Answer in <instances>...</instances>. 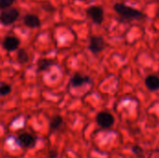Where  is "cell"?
<instances>
[{
    "label": "cell",
    "mask_w": 159,
    "mask_h": 158,
    "mask_svg": "<svg viewBox=\"0 0 159 158\" xmlns=\"http://www.w3.org/2000/svg\"><path fill=\"white\" fill-rule=\"evenodd\" d=\"M62 123H63V118L61 115H55L54 117H52L49 123L50 132H54L57 129H59L61 126L62 125Z\"/></svg>",
    "instance_id": "8fae6325"
},
{
    "label": "cell",
    "mask_w": 159,
    "mask_h": 158,
    "mask_svg": "<svg viewBox=\"0 0 159 158\" xmlns=\"http://www.w3.org/2000/svg\"><path fill=\"white\" fill-rule=\"evenodd\" d=\"M11 92V87L8 84H1L0 85V96H7Z\"/></svg>",
    "instance_id": "5bb4252c"
},
{
    "label": "cell",
    "mask_w": 159,
    "mask_h": 158,
    "mask_svg": "<svg viewBox=\"0 0 159 158\" xmlns=\"http://www.w3.org/2000/svg\"><path fill=\"white\" fill-rule=\"evenodd\" d=\"M96 122H97L99 127H101L102 129H110L111 127L114 126L115 117L109 112L102 111V112L98 113V115L96 116Z\"/></svg>",
    "instance_id": "3957f363"
},
{
    "label": "cell",
    "mask_w": 159,
    "mask_h": 158,
    "mask_svg": "<svg viewBox=\"0 0 159 158\" xmlns=\"http://www.w3.org/2000/svg\"><path fill=\"white\" fill-rule=\"evenodd\" d=\"M20 39L14 35L7 36L3 41V47L7 51H14L16 50L20 46Z\"/></svg>",
    "instance_id": "52a82bcc"
},
{
    "label": "cell",
    "mask_w": 159,
    "mask_h": 158,
    "mask_svg": "<svg viewBox=\"0 0 159 158\" xmlns=\"http://www.w3.org/2000/svg\"><path fill=\"white\" fill-rule=\"evenodd\" d=\"M105 47V42L102 36L101 35H92L89 38V49L93 54H98L102 52Z\"/></svg>",
    "instance_id": "5b68a950"
},
{
    "label": "cell",
    "mask_w": 159,
    "mask_h": 158,
    "mask_svg": "<svg viewBox=\"0 0 159 158\" xmlns=\"http://www.w3.org/2000/svg\"><path fill=\"white\" fill-rule=\"evenodd\" d=\"M17 60L20 63H26L29 61V55L25 49L20 48L17 52Z\"/></svg>",
    "instance_id": "4fadbf2b"
},
{
    "label": "cell",
    "mask_w": 159,
    "mask_h": 158,
    "mask_svg": "<svg viewBox=\"0 0 159 158\" xmlns=\"http://www.w3.org/2000/svg\"><path fill=\"white\" fill-rule=\"evenodd\" d=\"M89 83H91L90 77L87 75H82L80 74H75L70 80V84L74 88H79Z\"/></svg>",
    "instance_id": "ba28073f"
},
{
    "label": "cell",
    "mask_w": 159,
    "mask_h": 158,
    "mask_svg": "<svg viewBox=\"0 0 159 158\" xmlns=\"http://www.w3.org/2000/svg\"><path fill=\"white\" fill-rule=\"evenodd\" d=\"M53 64H54V61L52 60H49V59H41L38 61V63H37V68H38V71L42 72V71L48 70Z\"/></svg>",
    "instance_id": "7c38bea8"
},
{
    "label": "cell",
    "mask_w": 159,
    "mask_h": 158,
    "mask_svg": "<svg viewBox=\"0 0 159 158\" xmlns=\"http://www.w3.org/2000/svg\"><path fill=\"white\" fill-rule=\"evenodd\" d=\"M87 15L96 24H102L104 20L103 8L100 6H91L87 9Z\"/></svg>",
    "instance_id": "277c9868"
},
{
    "label": "cell",
    "mask_w": 159,
    "mask_h": 158,
    "mask_svg": "<svg viewBox=\"0 0 159 158\" xmlns=\"http://www.w3.org/2000/svg\"><path fill=\"white\" fill-rule=\"evenodd\" d=\"M157 1H158V3H159V0H157Z\"/></svg>",
    "instance_id": "e0dca14e"
},
{
    "label": "cell",
    "mask_w": 159,
    "mask_h": 158,
    "mask_svg": "<svg viewBox=\"0 0 159 158\" xmlns=\"http://www.w3.org/2000/svg\"><path fill=\"white\" fill-rule=\"evenodd\" d=\"M23 22L30 28H38L41 25L40 19L34 14H26L23 17Z\"/></svg>",
    "instance_id": "30bf717a"
},
{
    "label": "cell",
    "mask_w": 159,
    "mask_h": 158,
    "mask_svg": "<svg viewBox=\"0 0 159 158\" xmlns=\"http://www.w3.org/2000/svg\"><path fill=\"white\" fill-rule=\"evenodd\" d=\"M58 157V152L55 150H52L49 152V158H57Z\"/></svg>",
    "instance_id": "2e32d148"
},
{
    "label": "cell",
    "mask_w": 159,
    "mask_h": 158,
    "mask_svg": "<svg viewBox=\"0 0 159 158\" xmlns=\"http://www.w3.org/2000/svg\"><path fill=\"white\" fill-rule=\"evenodd\" d=\"M17 142L21 148L30 149V148H33L35 145L36 140L33 135H31V134H29L27 132H23V133H21V134H20L18 136Z\"/></svg>",
    "instance_id": "8992f818"
},
{
    "label": "cell",
    "mask_w": 159,
    "mask_h": 158,
    "mask_svg": "<svg viewBox=\"0 0 159 158\" xmlns=\"http://www.w3.org/2000/svg\"><path fill=\"white\" fill-rule=\"evenodd\" d=\"M20 16V12L15 7H7L0 13V21L4 25H10L15 22Z\"/></svg>",
    "instance_id": "7a4b0ae2"
},
{
    "label": "cell",
    "mask_w": 159,
    "mask_h": 158,
    "mask_svg": "<svg viewBox=\"0 0 159 158\" xmlns=\"http://www.w3.org/2000/svg\"><path fill=\"white\" fill-rule=\"evenodd\" d=\"M14 2L15 0H0V9L3 10L7 7H10Z\"/></svg>",
    "instance_id": "9a60e30c"
},
{
    "label": "cell",
    "mask_w": 159,
    "mask_h": 158,
    "mask_svg": "<svg viewBox=\"0 0 159 158\" xmlns=\"http://www.w3.org/2000/svg\"><path fill=\"white\" fill-rule=\"evenodd\" d=\"M114 9L122 19L126 20H141L145 19L143 12L123 3H116L114 5Z\"/></svg>",
    "instance_id": "6da1fadb"
},
{
    "label": "cell",
    "mask_w": 159,
    "mask_h": 158,
    "mask_svg": "<svg viewBox=\"0 0 159 158\" xmlns=\"http://www.w3.org/2000/svg\"><path fill=\"white\" fill-rule=\"evenodd\" d=\"M145 87L150 91H156L159 89V74H149L144 79Z\"/></svg>",
    "instance_id": "9c48e42d"
}]
</instances>
